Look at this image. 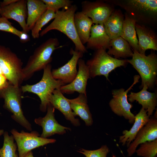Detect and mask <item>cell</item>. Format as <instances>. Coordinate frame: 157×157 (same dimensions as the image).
I'll return each mask as SVG.
<instances>
[{"instance_id":"cell-1","label":"cell","mask_w":157,"mask_h":157,"mask_svg":"<svg viewBox=\"0 0 157 157\" xmlns=\"http://www.w3.org/2000/svg\"><path fill=\"white\" fill-rule=\"evenodd\" d=\"M77 8L76 5H72L67 9L56 12L53 21L41 32L40 35L42 36L51 30H57L65 35L72 41L75 50L83 53L87 52V49L80 41L75 28L74 17Z\"/></svg>"},{"instance_id":"cell-2","label":"cell","mask_w":157,"mask_h":157,"mask_svg":"<svg viewBox=\"0 0 157 157\" xmlns=\"http://www.w3.org/2000/svg\"><path fill=\"white\" fill-rule=\"evenodd\" d=\"M59 43L56 38H50L42 44L35 50L29 57L25 66L22 68L23 80L30 78L36 72L43 69L51 62L53 51L62 46L58 47Z\"/></svg>"},{"instance_id":"cell-3","label":"cell","mask_w":157,"mask_h":157,"mask_svg":"<svg viewBox=\"0 0 157 157\" xmlns=\"http://www.w3.org/2000/svg\"><path fill=\"white\" fill-rule=\"evenodd\" d=\"M118 5L136 21L151 23L156 20L157 1L156 0H111L106 1Z\"/></svg>"},{"instance_id":"cell-4","label":"cell","mask_w":157,"mask_h":157,"mask_svg":"<svg viewBox=\"0 0 157 157\" xmlns=\"http://www.w3.org/2000/svg\"><path fill=\"white\" fill-rule=\"evenodd\" d=\"M51 69V65H47L43 69L42 77L38 82L32 85L26 84L22 86L21 88L23 93L31 92L38 96L41 100L40 109L43 112L47 111L53 91L65 85L60 80L55 79L53 78Z\"/></svg>"},{"instance_id":"cell-5","label":"cell","mask_w":157,"mask_h":157,"mask_svg":"<svg viewBox=\"0 0 157 157\" xmlns=\"http://www.w3.org/2000/svg\"><path fill=\"white\" fill-rule=\"evenodd\" d=\"M22 92L19 86L9 83L7 87L0 90V97L4 99L3 107L12 114V118L27 130L31 131V125L24 116L22 108Z\"/></svg>"},{"instance_id":"cell-6","label":"cell","mask_w":157,"mask_h":157,"mask_svg":"<svg viewBox=\"0 0 157 157\" xmlns=\"http://www.w3.org/2000/svg\"><path fill=\"white\" fill-rule=\"evenodd\" d=\"M132 58L127 60L137 71L142 79L141 87L144 85L148 88H153L155 83L157 74V57L151 52L148 56L141 54L133 51Z\"/></svg>"},{"instance_id":"cell-7","label":"cell","mask_w":157,"mask_h":157,"mask_svg":"<svg viewBox=\"0 0 157 157\" xmlns=\"http://www.w3.org/2000/svg\"><path fill=\"white\" fill-rule=\"evenodd\" d=\"M127 60H120L111 57L105 49L96 50L93 57L86 64L89 70L90 78L103 75L108 80L109 73L116 68L124 66Z\"/></svg>"},{"instance_id":"cell-8","label":"cell","mask_w":157,"mask_h":157,"mask_svg":"<svg viewBox=\"0 0 157 157\" xmlns=\"http://www.w3.org/2000/svg\"><path fill=\"white\" fill-rule=\"evenodd\" d=\"M22 63L8 48L0 45V67L3 75L11 84L19 86L24 81Z\"/></svg>"},{"instance_id":"cell-9","label":"cell","mask_w":157,"mask_h":157,"mask_svg":"<svg viewBox=\"0 0 157 157\" xmlns=\"http://www.w3.org/2000/svg\"><path fill=\"white\" fill-rule=\"evenodd\" d=\"M10 132L16 141L19 157H23L36 148L56 142L54 139L41 137L39 133L35 131L28 133L22 130L19 132L16 129H13Z\"/></svg>"},{"instance_id":"cell-10","label":"cell","mask_w":157,"mask_h":157,"mask_svg":"<svg viewBox=\"0 0 157 157\" xmlns=\"http://www.w3.org/2000/svg\"><path fill=\"white\" fill-rule=\"evenodd\" d=\"M140 77L138 75H135L133 84L126 90L123 88L113 90L112 91L113 98L109 103L114 113L119 116L123 117L131 124L133 123L135 116L131 112V109L133 106L128 102L127 94L134 85L138 82Z\"/></svg>"},{"instance_id":"cell-11","label":"cell","mask_w":157,"mask_h":157,"mask_svg":"<svg viewBox=\"0 0 157 157\" xmlns=\"http://www.w3.org/2000/svg\"><path fill=\"white\" fill-rule=\"evenodd\" d=\"M82 11L92 20L93 24H104L113 8L109 3L102 1H84L81 3Z\"/></svg>"},{"instance_id":"cell-12","label":"cell","mask_w":157,"mask_h":157,"mask_svg":"<svg viewBox=\"0 0 157 157\" xmlns=\"http://www.w3.org/2000/svg\"><path fill=\"white\" fill-rule=\"evenodd\" d=\"M47 113L43 117H40L34 119L35 122L41 126L42 129L41 137L47 138L55 134L63 135L66 132V130H71L68 127L59 124L54 117L55 108L49 103L47 108Z\"/></svg>"},{"instance_id":"cell-13","label":"cell","mask_w":157,"mask_h":157,"mask_svg":"<svg viewBox=\"0 0 157 157\" xmlns=\"http://www.w3.org/2000/svg\"><path fill=\"white\" fill-rule=\"evenodd\" d=\"M70 53L72 56L66 63L51 71L53 78L60 80L65 85L71 83L75 78L78 73L76 67L78 60L83 56V53L72 48Z\"/></svg>"},{"instance_id":"cell-14","label":"cell","mask_w":157,"mask_h":157,"mask_svg":"<svg viewBox=\"0 0 157 157\" xmlns=\"http://www.w3.org/2000/svg\"><path fill=\"white\" fill-rule=\"evenodd\" d=\"M78 70L74 80L70 83L61 86L60 89L63 93L71 94L75 92L86 95V87L90 78L89 70L85 61L81 58L78 60ZM87 96V95H86Z\"/></svg>"},{"instance_id":"cell-15","label":"cell","mask_w":157,"mask_h":157,"mask_svg":"<svg viewBox=\"0 0 157 157\" xmlns=\"http://www.w3.org/2000/svg\"><path fill=\"white\" fill-rule=\"evenodd\" d=\"M157 139V117L150 118L147 123L139 131L131 143L128 147L127 155L130 157L135 152L140 144Z\"/></svg>"},{"instance_id":"cell-16","label":"cell","mask_w":157,"mask_h":157,"mask_svg":"<svg viewBox=\"0 0 157 157\" xmlns=\"http://www.w3.org/2000/svg\"><path fill=\"white\" fill-rule=\"evenodd\" d=\"M27 0L18 1L9 5L1 8V16L8 19H13L19 23L22 31L28 33L29 31L26 24L27 15Z\"/></svg>"},{"instance_id":"cell-17","label":"cell","mask_w":157,"mask_h":157,"mask_svg":"<svg viewBox=\"0 0 157 157\" xmlns=\"http://www.w3.org/2000/svg\"><path fill=\"white\" fill-rule=\"evenodd\" d=\"M135 29L138 37V52L145 55L146 50H157L156 34L148 27L136 23Z\"/></svg>"},{"instance_id":"cell-18","label":"cell","mask_w":157,"mask_h":157,"mask_svg":"<svg viewBox=\"0 0 157 157\" xmlns=\"http://www.w3.org/2000/svg\"><path fill=\"white\" fill-rule=\"evenodd\" d=\"M50 103L55 109L58 110L63 114L66 119L70 121L73 125L75 126L80 125L79 119L75 117L68 99L63 95L60 88L53 91L50 98Z\"/></svg>"},{"instance_id":"cell-19","label":"cell","mask_w":157,"mask_h":157,"mask_svg":"<svg viewBox=\"0 0 157 157\" xmlns=\"http://www.w3.org/2000/svg\"><path fill=\"white\" fill-rule=\"evenodd\" d=\"M149 117L147 111L142 107L139 112L135 116L133 125L130 129L123 131L122 135L119 138V142L122 145L126 144L128 147L138 132L149 121Z\"/></svg>"},{"instance_id":"cell-20","label":"cell","mask_w":157,"mask_h":157,"mask_svg":"<svg viewBox=\"0 0 157 157\" xmlns=\"http://www.w3.org/2000/svg\"><path fill=\"white\" fill-rule=\"evenodd\" d=\"M140 92L135 93L131 92L128 95V99L131 102L136 101L141 104L147 111L148 116L152 115L157 106V95L155 93L147 90L148 88L145 85Z\"/></svg>"},{"instance_id":"cell-21","label":"cell","mask_w":157,"mask_h":157,"mask_svg":"<svg viewBox=\"0 0 157 157\" xmlns=\"http://www.w3.org/2000/svg\"><path fill=\"white\" fill-rule=\"evenodd\" d=\"M110 39L105 30L104 24L93 25L92 26L86 49H108Z\"/></svg>"},{"instance_id":"cell-22","label":"cell","mask_w":157,"mask_h":157,"mask_svg":"<svg viewBox=\"0 0 157 157\" xmlns=\"http://www.w3.org/2000/svg\"><path fill=\"white\" fill-rule=\"evenodd\" d=\"M68 100L74 116H79L84 121L86 126L92 125L93 121L87 104V96L80 94L77 97Z\"/></svg>"},{"instance_id":"cell-23","label":"cell","mask_w":157,"mask_h":157,"mask_svg":"<svg viewBox=\"0 0 157 157\" xmlns=\"http://www.w3.org/2000/svg\"><path fill=\"white\" fill-rule=\"evenodd\" d=\"M75 28L78 37L84 45L86 43L90 35L93 24L92 19L82 11L76 12L74 17Z\"/></svg>"},{"instance_id":"cell-24","label":"cell","mask_w":157,"mask_h":157,"mask_svg":"<svg viewBox=\"0 0 157 157\" xmlns=\"http://www.w3.org/2000/svg\"><path fill=\"white\" fill-rule=\"evenodd\" d=\"M124 18L119 10L114 11L104 24L105 31L111 40L120 36Z\"/></svg>"},{"instance_id":"cell-25","label":"cell","mask_w":157,"mask_h":157,"mask_svg":"<svg viewBox=\"0 0 157 157\" xmlns=\"http://www.w3.org/2000/svg\"><path fill=\"white\" fill-rule=\"evenodd\" d=\"M27 16L26 26L29 31L31 30L35 23L47 10L42 0H28L27 2Z\"/></svg>"},{"instance_id":"cell-26","label":"cell","mask_w":157,"mask_h":157,"mask_svg":"<svg viewBox=\"0 0 157 157\" xmlns=\"http://www.w3.org/2000/svg\"><path fill=\"white\" fill-rule=\"evenodd\" d=\"M107 53L115 58H126L132 57L133 52L128 43L120 36L110 40Z\"/></svg>"},{"instance_id":"cell-27","label":"cell","mask_w":157,"mask_h":157,"mask_svg":"<svg viewBox=\"0 0 157 157\" xmlns=\"http://www.w3.org/2000/svg\"><path fill=\"white\" fill-rule=\"evenodd\" d=\"M136 23V21L126 13L120 36L128 43L133 51L138 52V41L135 26Z\"/></svg>"},{"instance_id":"cell-28","label":"cell","mask_w":157,"mask_h":157,"mask_svg":"<svg viewBox=\"0 0 157 157\" xmlns=\"http://www.w3.org/2000/svg\"><path fill=\"white\" fill-rule=\"evenodd\" d=\"M3 135V143L0 148V157H19L16 152L17 145L13 135H9L7 131L4 132Z\"/></svg>"},{"instance_id":"cell-29","label":"cell","mask_w":157,"mask_h":157,"mask_svg":"<svg viewBox=\"0 0 157 157\" xmlns=\"http://www.w3.org/2000/svg\"><path fill=\"white\" fill-rule=\"evenodd\" d=\"M56 13L53 11L47 9L35 23L31 30V35L34 39L39 38L40 32L42 28L50 20L54 19Z\"/></svg>"},{"instance_id":"cell-30","label":"cell","mask_w":157,"mask_h":157,"mask_svg":"<svg viewBox=\"0 0 157 157\" xmlns=\"http://www.w3.org/2000/svg\"><path fill=\"white\" fill-rule=\"evenodd\" d=\"M136 149L137 155L142 157H157V139L140 144Z\"/></svg>"},{"instance_id":"cell-31","label":"cell","mask_w":157,"mask_h":157,"mask_svg":"<svg viewBox=\"0 0 157 157\" xmlns=\"http://www.w3.org/2000/svg\"><path fill=\"white\" fill-rule=\"evenodd\" d=\"M47 9L52 10L55 13L59 9H66L72 5L73 1L69 0H42Z\"/></svg>"},{"instance_id":"cell-32","label":"cell","mask_w":157,"mask_h":157,"mask_svg":"<svg viewBox=\"0 0 157 157\" xmlns=\"http://www.w3.org/2000/svg\"><path fill=\"white\" fill-rule=\"evenodd\" d=\"M78 151L84 154L86 157H107L110 150L105 145L95 150H89L82 149H80Z\"/></svg>"},{"instance_id":"cell-33","label":"cell","mask_w":157,"mask_h":157,"mask_svg":"<svg viewBox=\"0 0 157 157\" xmlns=\"http://www.w3.org/2000/svg\"><path fill=\"white\" fill-rule=\"evenodd\" d=\"M0 31L11 33L19 38L23 32L13 26L8 19L1 16L0 17Z\"/></svg>"},{"instance_id":"cell-34","label":"cell","mask_w":157,"mask_h":157,"mask_svg":"<svg viewBox=\"0 0 157 157\" xmlns=\"http://www.w3.org/2000/svg\"><path fill=\"white\" fill-rule=\"evenodd\" d=\"M9 83L3 75H0V90L7 87L9 85Z\"/></svg>"},{"instance_id":"cell-35","label":"cell","mask_w":157,"mask_h":157,"mask_svg":"<svg viewBox=\"0 0 157 157\" xmlns=\"http://www.w3.org/2000/svg\"><path fill=\"white\" fill-rule=\"evenodd\" d=\"M18 0H4L0 3L1 8L3 7L17 1Z\"/></svg>"},{"instance_id":"cell-36","label":"cell","mask_w":157,"mask_h":157,"mask_svg":"<svg viewBox=\"0 0 157 157\" xmlns=\"http://www.w3.org/2000/svg\"><path fill=\"white\" fill-rule=\"evenodd\" d=\"M19 38L20 41L24 42L29 41L30 40L29 36L27 33L23 31Z\"/></svg>"},{"instance_id":"cell-37","label":"cell","mask_w":157,"mask_h":157,"mask_svg":"<svg viewBox=\"0 0 157 157\" xmlns=\"http://www.w3.org/2000/svg\"><path fill=\"white\" fill-rule=\"evenodd\" d=\"M23 157H34L32 152L30 151L28 153L26 154Z\"/></svg>"},{"instance_id":"cell-38","label":"cell","mask_w":157,"mask_h":157,"mask_svg":"<svg viewBox=\"0 0 157 157\" xmlns=\"http://www.w3.org/2000/svg\"><path fill=\"white\" fill-rule=\"evenodd\" d=\"M4 133V131L3 130L0 129V136L3 135Z\"/></svg>"},{"instance_id":"cell-39","label":"cell","mask_w":157,"mask_h":157,"mask_svg":"<svg viewBox=\"0 0 157 157\" xmlns=\"http://www.w3.org/2000/svg\"><path fill=\"white\" fill-rule=\"evenodd\" d=\"M2 74H3L2 70L0 67V75H2Z\"/></svg>"},{"instance_id":"cell-40","label":"cell","mask_w":157,"mask_h":157,"mask_svg":"<svg viewBox=\"0 0 157 157\" xmlns=\"http://www.w3.org/2000/svg\"><path fill=\"white\" fill-rule=\"evenodd\" d=\"M1 8L0 7V17H1Z\"/></svg>"},{"instance_id":"cell-41","label":"cell","mask_w":157,"mask_h":157,"mask_svg":"<svg viewBox=\"0 0 157 157\" xmlns=\"http://www.w3.org/2000/svg\"><path fill=\"white\" fill-rule=\"evenodd\" d=\"M113 157H116L115 156V155H113Z\"/></svg>"}]
</instances>
